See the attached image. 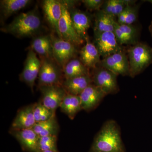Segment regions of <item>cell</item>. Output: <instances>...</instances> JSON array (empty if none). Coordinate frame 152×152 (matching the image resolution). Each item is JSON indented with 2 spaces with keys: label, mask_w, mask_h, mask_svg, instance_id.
<instances>
[{
  "label": "cell",
  "mask_w": 152,
  "mask_h": 152,
  "mask_svg": "<svg viewBox=\"0 0 152 152\" xmlns=\"http://www.w3.org/2000/svg\"><path fill=\"white\" fill-rule=\"evenodd\" d=\"M86 45L80 51V59L89 69H94L100 64V55L94 44L91 42L88 36L86 38Z\"/></svg>",
  "instance_id": "cell-18"
},
{
  "label": "cell",
  "mask_w": 152,
  "mask_h": 152,
  "mask_svg": "<svg viewBox=\"0 0 152 152\" xmlns=\"http://www.w3.org/2000/svg\"><path fill=\"white\" fill-rule=\"evenodd\" d=\"M41 66V61L37 54L30 49L25 60L23 69L19 76L20 80L34 91L35 81L38 77Z\"/></svg>",
  "instance_id": "cell-9"
},
{
  "label": "cell",
  "mask_w": 152,
  "mask_h": 152,
  "mask_svg": "<svg viewBox=\"0 0 152 152\" xmlns=\"http://www.w3.org/2000/svg\"><path fill=\"white\" fill-rule=\"evenodd\" d=\"M32 129L39 137L58 135L59 126L56 114L47 121L36 123Z\"/></svg>",
  "instance_id": "cell-25"
},
{
  "label": "cell",
  "mask_w": 152,
  "mask_h": 152,
  "mask_svg": "<svg viewBox=\"0 0 152 152\" xmlns=\"http://www.w3.org/2000/svg\"><path fill=\"white\" fill-rule=\"evenodd\" d=\"M94 45L102 58L123 50L113 32L94 34Z\"/></svg>",
  "instance_id": "cell-10"
},
{
  "label": "cell",
  "mask_w": 152,
  "mask_h": 152,
  "mask_svg": "<svg viewBox=\"0 0 152 152\" xmlns=\"http://www.w3.org/2000/svg\"><path fill=\"white\" fill-rule=\"evenodd\" d=\"M113 32L121 46H132L139 42L138 32L133 25H120L117 22Z\"/></svg>",
  "instance_id": "cell-17"
},
{
  "label": "cell",
  "mask_w": 152,
  "mask_h": 152,
  "mask_svg": "<svg viewBox=\"0 0 152 152\" xmlns=\"http://www.w3.org/2000/svg\"><path fill=\"white\" fill-rule=\"evenodd\" d=\"M57 136L52 135L39 137V148L41 152L47 151H58L57 147Z\"/></svg>",
  "instance_id": "cell-27"
},
{
  "label": "cell",
  "mask_w": 152,
  "mask_h": 152,
  "mask_svg": "<svg viewBox=\"0 0 152 152\" xmlns=\"http://www.w3.org/2000/svg\"><path fill=\"white\" fill-rule=\"evenodd\" d=\"M93 83L91 75L66 79L62 86L67 94L80 96L88 86Z\"/></svg>",
  "instance_id": "cell-19"
},
{
  "label": "cell",
  "mask_w": 152,
  "mask_h": 152,
  "mask_svg": "<svg viewBox=\"0 0 152 152\" xmlns=\"http://www.w3.org/2000/svg\"><path fill=\"white\" fill-rule=\"evenodd\" d=\"M138 10V5L133 4L129 6L125 24L132 25L136 21L137 19Z\"/></svg>",
  "instance_id": "cell-28"
},
{
  "label": "cell",
  "mask_w": 152,
  "mask_h": 152,
  "mask_svg": "<svg viewBox=\"0 0 152 152\" xmlns=\"http://www.w3.org/2000/svg\"><path fill=\"white\" fill-rule=\"evenodd\" d=\"M99 65L118 76H129V58L127 54L124 50L103 58Z\"/></svg>",
  "instance_id": "cell-11"
},
{
  "label": "cell",
  "mask_w": 152,
  "mask_h": 152,
  "mask_svg": "<svg viewBox=\"0 0 152 152\" xmlns=\"http://www.w3.org/2000/svg\"><path fill=\"white\" fill-rule=\"evenodd\" d=\"M63 70L65 79L91 75L90 69L86 66L80 59L76 58L70 61L63 68Z\"/></svg>",
  "instance_id": "cell-24"
},
{
  "label": "cell",
  "mask_w": 152,
  "mask_h": 152,
  "mask_svg": "<svg viewBox=\"0 0 152 152\" xmlns=\"http://www.w3.org/2000/svg\"><path fill=\"white\" fill-rule=\"evenodd\" d=\"M115 18L102 10L97 11L95 15L94 34L113 32L117 22Z\"/></svg>",
  "instance_id": "cell-21"
},
{
  "label": "cell",
  "mask_w": 152,
  "mask_h": 152,
  "mask_svg": "<svg viewBox=\"0 0 152 152\" xmlns=\"http://www.w3.org/2000/svg\"><path fill=\"white\" fill-rule=\"evenodd\" d=\"M54 60L63 69L71 60L75 58L77 50L73 44L58 37L51 34Z\"/></svg>",
  "instance_id": "cell-7"
},
{
  "label": "cell",
  "mask_w": 152,
  "mask_h": 152,
  "mask_svg": "<svg viewBox=\"0 0 152 152\" xmlns=\"http://www.w3.org/2000/svg\"><path fill=\"white\" fill-rule=\"evenodd\" d=\"M71 1H61L62 13L58 25V37L77 46L82 45L85 41L80 38L74 28L69 12Z\"/></svg>",
  "instance_id": "cell-4"
},
{
  "label": "cell",
  "mask_w": 152,
  "mask_h": 152,
  "mask_svg": "<svg viewBox=\"0 0 152 152\" xmlns=\"http://www.w3.org/2000/svg\"><path fill=\"white\" fill-rule=\"evenodd\" d=\"M10 133L16 139L25 151L28 152H41L39 146V137L32 128L20 130H10Z\"/></svg>",
  "instance_id": "cell-14"
},
{
  "label": "cell",
  "mask_w": 152,
  "mask_h": 152,
  "mask_svg": "<svg viewBox=\"0 0 152 152\" xmlns=\"http://www.w3.org/2000/svg\"><path fill=\"white\" fill-rule=\"evenodd\" d=\"M86 8L90 11L100 10L105 1L103 0H83L82 1Z\"/></svg>",
  "instance_id": "cell-29"
},
{
  "label": "cell",
  "mask_w": 152,
  "mask_h": 152,
  "mask_svg": "<svg viewBox=\"0 0 152 152\" xmlns=\"http://www.w3.org/2000/svg\"><path fill=\"white\" fill-rule=\"evenodd\" d=\"M42 8L47 21L58 37V25L62 13L61 1L45 0Z\"/></svg>",
  "instance_id": "cell-16"
},
{
  "label": "cell",
  "mask_w": 152,
  "mask_h": 152,
  "mask_svg": "<svg viewBox=\"0 0 152 152\" xmlns=\"http://www.w3.org/2000/svg\"><path fill=\"white\" fill-rule=\"evenodd\" d=\"M130 74L134 78L152 64V49L146 44L139 42L127 50Z\"/></svg>",
  "instance_id": "cell-3"
},
{
  "label": "cell",
  "mask_w": 152,
  "mask_h": 152,
  "mask_svg": "<svg viewBox=\"0 0 152 152\" xmlns=\"http://www.w3.org/2000/svg\"><path fill=\"white\" fill-rule=\"evenodd\" d=\"M31 50L39 55L41 58L54 59L50 35L36 37L31 43Z\"/></svg>",
  "instance_id": "cell-20"
},
{
  "label": "cell",
  "mask_w": 152,
  "mask_h": 152,
  "mask_svg": "<svg viewBox=\"0 0 152 152\" xmlns=\"http://www.w3.org/2000/svg\"><path fill=\"white\" fill-rule=\"evenodd\" d=\"M107 95L100 88L93 83L90 85L80 95L83 110L89 112L95 110Z\"/></svg>",
  "instance_id": "cell-12"
},
{
  "label": "cell",
  "mask_w": 152,
  "mask_h": 152,
  "mask_svg": "<svg viewBox=\"0 0 152 152\" xmlns=\"http://www.w3.org/2000/svg\"><path fill=\"white\" fill-rule=\"evenodd\" d=\"M94 70L91 74L93 84L102 89L107 95L119 91L118 75L101 66Z\"/></svg>",
  "instance_id": "cell-6"
},
{
  "label": "cell",
  "mask_w": 152,
  "mask_h": 152,
  "mask_svg": "<svg viewBox=\"0 0 152 152\" xmlns=\"http://www.w3.org/2000/svg\"><path fill=\"white\" fill-rule=\"evenodd\" d=\"M41 66L38 76L39 86L62 85L63 69L53 59L41 58Z\"/></svg>",
  "instance_id": "cell-5"
},
{
  "label": "cell",
  "mask_w": 152,
  "mask_h": 152,
  "mask_svg": "<svg viewBox=\"0 0 152 152\" xmlns=\"http://www.w3.org/2000/svg\"><path fill=\"white\" fill-rule=\"evenodd\" d=\"M76 1H71L69 12L74 28L82 39L85 41L88 37V32L91 26V19L85 12L74 7Z\"/></svg>",
  "instance_id": "cell-13"
},
{
  "label": "cell",
  "mask_w": 152,
  "mask_h": 152,
  "mask_svg": "<svg viewBox=\"0 0 152 152\" xmlns=\"http://www.w3.org/2000/svg\"><path fill=\"white\" fill-rule=\"evenodd\" d=\"M30 0H1L0 1L1 16L6 20L17 12L29 5Z\"/></svg>",
  "instance_id": "cell-23"
},
{
  "label": "cell",
  "mask_w": 152,
  "mask_h": 152,
  "mask_svg": "<svg viewBox=\"0 0 152 152\" xmlns=\"http://www.w3.org/2000/svg\"><path fill=\"white\" fill-rule=\"evenodd\" d=\"M34 112L36 123L47 121L56 114V112L50 110L41 102L35 103Z\"/></svg>",
  "instance_id": "cell-26"
},
{
  "label": "cell",
  "mask_w": 152,
  "mask_h": 152,
  "mask_svg": "<svg viewBox=\"0 0 152 152\" xmlns=\"http://www.w3.org/2000/svg\"><path fill=\"white\" fill-rule=\"evenodd\" d=\"M146 1L147 2H148L151 3V4H152V0H148V1Z\"/></svg>",
  "instance_id": "cell-33"
},
{
  "label": "cell",
  "mask_w": 152,
  "mask_h": 152,
  "mask_svg": "<svg viewBox=\"0 0 152 152\" xmlns=\"http://www.w3.org/2000/svg\"><path fill=\"white\" fill-rule=\"evenodd\" d=\"M34 104H31L18 110L10 130H20L33 128L36 124L34 116Z\"/></svg>",
  "instance_id": "cell-15"
},
{
  "label": "cell",
  "mask_w": 152,
  "mask_h": 152,
  "mask_svg": "<svg viewBox=\"0 0 152 152\" xmlns=\"http://www.w3.org/2000/svg\"><path fill=\"white\" fill-rule=\"evenodd\" d=\"M42 94V103L50 110L56 112L66 94L62 85L39 86Z\"/></svg>",
  "instance_id": "cell-8"
},
{
  "label": "cell",
  "mask_w": 152,
  "mask_h": 152,
  "mask_svg": "<svg viewBox=\"0 0 152 152\" xmlns=\"http://www.w3.org/2000/svg\"><path fill=\"white\" fill-rule=\"evenodd\" d=\"M90 152H125L121 129L115 121L104 123L95 136Z\"/></svg>",
  "instance_id": "cell-1"
},
{
  "label": "cell",
  "mask_w": 152,
  "mask_h": 152,
  "mask_svg": "<svg viewBox=\"0 0 152 152\" xmlns=\"http://www.w3.org/2000/svg\"><path fill=\"white\" fill-rule=\"evenodd\" d=\"M42 27L37 8L22 13L8 24L1 28V31L18 38L30 37L39 33Z\"/></svg>",
  "instance_id": "cell-2"
},
{
  "label": "cell",
  "mask_w": 152,
  "mask_h": 152,
  "mask_svg": "<svg viewBox=\"0 0 152 152\" xmlns=\"http://www.w3.org/2000/svg\"><path fill=\"white\" fill-rule=\"evenodd\" d=\"M129 5L127 6L126 8L117 17V23L119 24H125L126 17L127 14L128 7H129Z\"/></svg>",
  "instance_id": "cell-30"
},
{
  "label": "cell",
  "mask_w": 152,
  "mask_h": 152,
  "mask_svg": "<svg viewBox=\"0 0 152 152\" xmlns=\"http://www.w3.org/2000/svg\"><path fill=\"white\" fill-rule=\"evenodd\" d=\"M42 152H56V151H42Z\"/></svg>",
  "instance_id": "cell-32"
},
{
  "label": "cell",
  "mask_w": 152,
  "mask_h": 152,
  "mask_svg": "<svg viewBox=\"0 0 152 152\" xmlns=\"http://www.w3.org/2000/svg\"><path fill=\"white\" fill-rule=\"evenodd\" d=\"M148 29L150 33H151V35L152 37V21L151 22V24H150L149 26Z\"/></svg>",
  "instance_id": "cell-31"
},
{
  "label": "cell",
  "mask_w": 152,
  "mask_h": 152,
  "mask_svg": "<svg viewBox=\"0 0 152 152\" xmlns=\"http://www.w3.org/2000/svg\"><path fill=\"white\" fill-rule=\"evenodd\" d=\"M61 111L71 120H73L77 114L82 110L80 96L66 94L60 106Z\"/></svg>",
  "instance_id": "cell-22"
}]
</instances>
